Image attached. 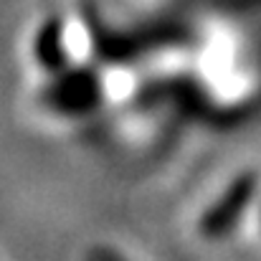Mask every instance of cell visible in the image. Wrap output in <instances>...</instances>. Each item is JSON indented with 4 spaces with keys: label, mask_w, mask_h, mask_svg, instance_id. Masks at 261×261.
<instances>
[{
    "label": "cell",
    "mask_w": 261,
    "mask_h": 261,
    "mask_svg": "<svg viewBox=\"0 0 261 261\" xmlns=\"http://www.w3.org/2000/svg\"><path fill=\"white\" fill-rule=\"evenodd\" d=\"M96 261H107V259H96Z\"/></svg>",
    "instance_id": "6da1fadb"
}]
</instances>
